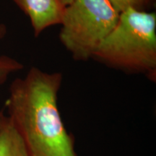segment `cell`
<instances>
[{"label": "cell", "instance_id": "cell-1", "mask_svg": "<svg viewBox=\"0 0 156 156\" xmlns=\"http://www.w3.org/2000/svg\"><path fill=\"white\" fill-rule=\"evenodd\" d=\"M59 72L31 67L11 83L5 106L30 156H77L58 107Z\"/></svg>", "mask_w": 156, "mask_h": 156}, {"label": "cell", "instance_id": "cell-2", "mask_svg": "<svg viewBox=\"0 0 156 156\" xmlns=\"http://www.w3.org/2000/svg\"><path fill=\"white\" fill-rule=\"evenodd\" d=\"M92 58L126 73L156 80V14L129 9L121 13Z\"/></svg>", "mask_w": 156, "mask_h": 156}, {"label": "cell", "instance_id": "cell-3", "mask_svg": "<svg viewBox=\"0 0 156 156\" xmlns=\"http://www.w3.org/2000/svg\"><path fill=\"white\" fill-rule=\"evenodd\" d=\"M119 15L107 0H73L64 7L60 42L75 61H88L115 28Z\"/></svg>", "mask_w": 156, "mask_h": 156}, {"label": "cell", "instance_id": "cell-4", "mask_svg": "<svg viewBox=\"0 0 156 156\" xmlns=\"http://www.w3.org/2000/svg\"><path fill=\"white\" fill-rule=\"evenodd\" d=\"M28 17L35 37L60 25L64 7L59 0H12Z\"/></svg>", "mask_w": 156, "mask_h": 156}, {"label": "cell", "instance_id": "cell-5", "mask_svg": "<svg viewBox=\"0 0 156 156\" xmlns=\"http://www.w3.org/2000/svg\"><path fill=\"white\" fill-rule=\"evenodd\" d=\"M0 156H30L24 142L8 116L0 124Z\"/></svg>", "mask_w": 156, "mask_h": 156}, {"label": "cell", "instance_id": "cell-6", "mask_svg": "<svg viewBox=\"0 0 156 156\" xmlns=\"http://www.w3.org/2000/svg\"><path fill=\"white\" fill-rule=\"evenodd\" d=\"M24 67L23 64L11 56H0V85L7 81L12 74L17 73Z\"/></svg>", "mask_w": 156, "mask_h": 156}, {"label": "cell", "instance_id": "cell-7", "mask_svg": "<svg viewBox=\"0 0 156 156\" xmlns=\"http://www.w3.org/2000/svg\"><path fill=\"white\" fill-rule=\"evenodd\" d=\"M119 14L129 9L145 11L153 0H107Z\"/></svg>", "mask_w": 156, "mask_h": 156}, {"label": "cell", "instance_id": "cell-8", "mask_svg": "<svg viewBox=\"0 0 156 156\" xmlns=\"http://www.w3.org/2000/svg\"><path fill=\"white\" fill-rule=\"evenodd\" d=\"M7 34V28L4 23H0V40L3 39Z\"/></svg>", "mask_w": 156, "mask_h": 156}, {"label": "cell", "instance_id": "cell-9", "mask_svg": "<svg viewBox=\"0 0 156 156\" xmlns=\"http://www.w3.org/2000/svg\"><path fill=\"white\" fill-rule=\"evenodd\" d=\"M5 110L4 109H1L0 110V124L2 122L4 119L5 118Z\"/></svg>", "mask_w": 156, "mask_h": 156}, {"label": "cell", "instance_id": "cell-10", "mask_svg": "<svg viewBox=\"0 0 156 156\" xmlns=\"http://www.w3.org/2000/svg\"><path fill=\"white\" fill-rule=\"evenodd\" d=\"M60 2L62 4V5L64 6V7H66V6L69 5L73 2V0H59Z\"/></svg>", "mask_w": 156, "mask_h": 156}]
</instances>
